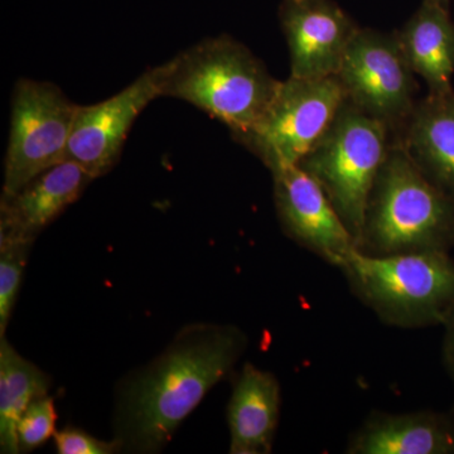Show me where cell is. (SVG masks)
<instances>
[{"mask_svg": "<svg viewBox=\"0 0 454 454\" xmlns=\"http://www.w3.org/2000/svg\"><path fill=\"white\" fill-rule=\"evenodd\" d=\"M345 101L336 76L303 79L289 74L262 118L232 138L271 173L298 166L324 138Z\"/></svg>", "mask_w": 454, "mask_h": 454, "instance_id": "obj_6", "label": "cell"}, {"mask_svg": "<svg viewBox=\"0 0 454 454\" xmlns=\"http://www.w3.org/2000/svg\"><path fill=\"white\" fill-rule=\"evenodd\" d=\"M395 35L411 70L428 86V94L452 91L454 22L447 8L423 0Z\"/></svg>", "mask_w": 454, "mask_h": 454, "instance_id": "obj_16", "label": "cell"}, {"mask_svg": "<svg viewBox=\"0 0 454 454\" xmlns=\"http://www.w3.org/2000/svg\"><path fill=\"white\" fill-rule=\"evenodd\" d=\"M33 243L0 236V337H4L7 330Z\"/></svg>", "mask_w": 454, "mask_h": 454, "instance_id": "obj_18", "label": "cell"}, {"mask_svg": "<svg viewBox=\"0 0 454 454\" xmlns=\"http://www.w3.org/2000/svg\"><path fill=\"white\" fill-rule=\"evenodd\" d=\"M170 59L148 68L118 94L77 106L66 160L79 164L92 178L107 175L119 162L131 127L155 98H163Z\"/></svg>", "mask_w": 454, "mask_h": 454, "instance_id": "obj_9", "label": "cell"}, {"mask_svg": "<svg viewBox=\"0 0 454 454\" xmlns=\"http://www.w3.org/2000/svg\"><path fill=\"white\" fill-rule=\"evenodd\" d=\"M280 82L245 44L221 35L170 59L163 98L186 101L236 136L262 118Z\"/></svg>", "mask_w": 454, "mask_h": 454, "instance_id": "obj_3", "label": "cell"}, {"mask_svg": "<svg viewBox=\"0 0 454 454\" xmlns=\"http://www.w3.org/2000/svg\"><path fill=\"white\" fill-rule=\"evenodd\" d=\"M432 2L438 3V4L443 5L444 8L450 9V0H432Z\"/></svg>", "mask_w": 454, "mask_h": 454, "instance_id": "obj_22", "label": "cell"}, {"mask_svg": "<svg viewBox=\"0 0 454 454\" xmlns=\"http://www.w3.org/2000/svg\"><path fill=\"white\" fill-rule=\"evenodd\" d=\"M94 178L66 160L44 170L13 195H2L0 236L35 240L42 230L76 202Z\"/></svg>", "mask_w": 454, "mask_h": 454, "instance_id": "obj_12", "label": "cell"}, {"mask_svg": "<svg viewBox=\"0 0 454 454\" xmlns=\"http://www.w3.org/2000/svg\"><path fill=\"white\" fill-rule=\"evenodd\" d=\"M55 444L59 454H110L122 448L118 438L112 442L101 441L77 428L56 432Z\"/></svg>", "mask_w": 454, "mask_h": 454, "instance_id": "obj_20", "label": "cell"}, {"mask_svg": "<svg viewBox=\"0 0 454 454\" xmlns=\"http://www.w3.org/2000/svg\"><path fill=\"white\" fill-rule=\"evenodd\" d=\"M271 176L283 231L300 247L340 268L358 247L324 188L300 166L286 167Z\"/></svg>", "mask_w": 454, "mask_h": 454, "instance_id": "obj_10", "label": "cell"}, {"mask_svg": "<svg viewBox=\"0 0 454 454\" xmlns=\"http://www.w3.org/2000/svg\"><path fill=\"white\" fill-rule=\"evenodd\" d=\"M391 131L346 98L330 129L298 163L318 182L360 245L367 202L387 152Z\"/></svg>", "mask_w": 454, "mask_h": 454, "instance_id": "obj_5", "label": "cell"}, {"mask_svg": "<svg viewBox=\"0 0 454 454\" xmlns=\"http://www.w3.org/2000/svg\"><path fill=\"white\" fill-rule=\"evenodd\" d=\"M56 408L52 397L35 400L20 417L17 426L20 452H31L56 434Z\"/></svg>", "mask_w": 454, "mask_h": 454, "instance_id": "obj_19", "label": "cell"}, {"mask_svg": "<svg viewBox=\"0 0 454 454\" xmlns=\"http://www.w3.org/2000/svg\"><path fill=\"white\" fill-rule=\"evenodd\" d=\"M247 346V334L236 325L184 328L122 389L118 414L122 447L142 453L162 450L208 391L230 375Z\"/></svg>", "mask_w": 454, "mask_h": 454, "instance_id": "obj_1", "label": "cell"}, {"mask_svg": "<svg viewBox=\"0 0 454 454\" xmlns=\"http://www.w3.org/2000/svg\"><path fill=\"white\" fill-rule=\"evenodd\" d=\"M280 406L282 389L277 376L253 364H245L227 405L230 453H270L279 424Z\"/></svg>", "mask_w": 454, "mask_h": 454, "instance_id": "obj_14", "label": "cell"}, {"mask_svg": "<svg viewBox=\"0 0 454 454\" xmlns=\"http://www.w3.org/2000/svg\"><path fill=\"white\" fill-rule=\"evenodd\" d=\"M348 454H454V414L372 411L352 433Z\"/></svg>", "mask_w": 454, "mask_h": 454, "instance_id": "obj_13", "label": "cell"}, {"mask_svg": "<svg viewBox=\"0 0 454 454\" xmlns=\"http://www.w3.org/2000/svg\"><path fill=\"white\" fill-rule=\"evenodd\" d=\"M280 25L291 76H334L358 27L333 0H283Z\"/></svg>", "mask_w": 454, "mask_h": 454, "instance_id": "obj_11", "label": "cell"}, {"mask_svg": "<svg viewBox=\"0 0 454 454\" xmlns=\"http://www.w3.org/2000/svg\"><path fill=\"white\" fill-rule=\"evenodd\" d=\"M334 76L349 103L384 122L393 137L403 129L417 104L415 74L395 33L358 28Z\"/></svg>", "mask_w": 454, "mask_h": 454, "instance_id": "obj_8", "label": "cell"}, {"mask_svg": "<svg viewBox=\"0 0 454 454\" xmlns=\"http://www.w3.org/2000/svg\"><path fill=\"white\" fill-rule=\"evenodd\" d=\"M50 379L41 369L20 356L0 337V448L2 453L20 452L17 426L35 400L49 393Z\"/></svg>", "mask_w": 454, "mask_h": 454, "instance_id": "obj_17", "label": "cell"}, {"mask_svg": "<svg viewBox=\"0 0 454 454\" xmlns=\"http://www.w3.org/2000/svg\"><path fill=\"white\" fill-rule=\"evenodd\" d=\"M394 138L435 186L454 197V90L417 101Z\"/></svg>", "mask_w": 454, "mask_h": 454, "instance_id": "obj_15", "label": "cell"}, {"mask_svg": "<svg viewBox=\"0 0 454 454\" xmlns=\"http://www.w3.org/2000/svg\"><path fill=\"white\" fill-rule=\"evenodd\" d=\"M454 247V197L435 186L399 139H391L367 202L358 250L384 256Z\"/></svg>", "mask_w": 454, "mask_h": 454, "instance_id": "obj_2", "label": "cell"}, {"mask_svg": "<svg viewBox=\"0 0 454 454\" xmlns=\"http://www.w3.org/2000/svg\"><path fill=\"white\" fill-rule=\"evenodd\" d=\"M442 325L444 327L443 346H442L443 364L454 384V307L448 313L446 321Z\"/></svg>", "mask_w": 454, "mask_h": 454, "instance_id": "obj_21", "label": "cell"}, {"mask_svg": "<svg viewBox=\"0 0 454 454\" xmlns=\"http://www.w3.org/2000/svg\"><path fill=\"white\" fill-rule=\"evenodd\" d=\"M77 106L56 83L20 79L12 95L2 195L66 160Z\"/></svg>", "mask_w": 454, "mask_h": 454, "instance_id": "obj_7", "label": "cell"}, {"mask_svg": "<svg viewBox=\"0 0 454 454\" xmlns=\"http://www.w3.org/2000/svg\"><path fill=\"white\" fill-rule=\"evenodd\" d=\"M339 269L358 300L391 327L442 325L454 307V260L447 252L375 256L357 249Z\"/></svg>", "mask_w": 454, "mask_h": 454, "instance_id": "obj_4", "label": "cell"}]
</instances>
